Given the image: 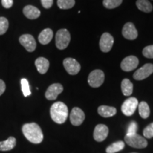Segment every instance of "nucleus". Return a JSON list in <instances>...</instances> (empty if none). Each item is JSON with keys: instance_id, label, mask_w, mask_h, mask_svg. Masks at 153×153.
Instances as JSON below:
<instances>
[{"instance_id": "nucleus-1", "label": "nucleus", "mask_w": 153, "mask_h": 153, "mask_svg": "<svg viewBox=\"0 0 153 153\" xmlns=\"http://www.w3.org/2000/svg\"><path fill=\"white\" fill-rule=\"evenodd\" d=\"M22 132L26 139L34 144L41 143L43 140V134L39 126L36 123H26L23 126Z\"/></svg>"}, {"instance_id": "nucleus-2", "label": "nucleus", "mask_w": 153, "mask_h": 153, "mask_svg": "<svg viewBox=\"0 0 153 153\" xmlns=\"http://www.w3.org/2000/svg\"><path fill=\"white\" fill-rule=\"evenodd\" d=\"M51 116L53 121L62 124L66 121L68 117V108L64 103L57 101L51 107Z\"/></svg>"}, {"instance_id": "nucleus-3", "label": "nucleus", "mask_w": 153, "mask_h": 153, "mask_svg": "<svg viewBox=\"0 0 153 153\" xmlns=\"http://www.w3.org/2000/svg\"><path fill=\"white\" fill-rule=\"evenodd\" d=\"M125 141L128 145L135 148H145L148 146V141L138 134H126Z\"/></svg>"}, {"instance_id": "nucleus-4", "label": "nucleus", "mask_w": 153, "mask_h": 153, "mask_svg": "<svg viewBox=\"0 0 153 153\" xmlns=\"http://www.w3.org/2000/svg\"><path fill=\"white\" fill-rule=\"evenodd\" d=\"M71 37L67 29H60L55 36V45L59 50H64L68 46Z\"/></svg>"}, {"instance_id": "nucleus-5", "label": "nucleus", "mask_w": 153, "mask_h": 153, "mask_svg": "<svg viewBox=\"0 0 153 153\" xmlns=\"http://www.w3.org/2000/svg\"><path fill=\"white\" fill-rule=\"evenodd\" d=\"M104 73L100 70H95L91 72L88 76V83L93 88L99 87L104 82Z\"/></svg>"}, {"instance_id": "nucleus-6", "label": "nucleus", "mask_w": 153, "mask_h": 153, "mask_svg": "<svg viewBox=\"0 0 153 153\" xmlns=\"http://www.w3.org/2000/svg\"><path fill=\"white\" fill-rule=\"evenodd\" d=\"M138 106V101L135 97L127 99L122 104L121 111L125 116H131L135 113Z\"/></svg>"}, {"instance_id": "nucleus-7", "label": "nucleus", "mask_w": 153, "mask_h": 153, "mask_svg": "<svg viewBox=\"0 0 153 153\" xmlns=\"http://www.w3.org/2000/svg\"><path fill=\"white\" fill-rule=\"evenodd\" d=\"M63 66L68 74H72V75H75V74L79 73L81 69L79 63L76 60L73 58H65L63 60Z\"/></svg>"}, {"instance_id": "nucleus-8", "label": "nucleus", "mask_w": 153, "mask_h": 153, "mask_svg": "<svg viewBox=\"0 0 153 153\" xmlns=\"http://www.w3.org/2000/svg\"><path fill=\"white\" fill-rule=\"evenodd\" d=\"M139 60L134 55L126 57L120 63V68L125 72H131L138 66Z\"/></svg>"}, {"instance_id": "nucleus-9", "label": "nucleus", "mask_w": 153, "mask_h": 153, "mask_svg": "<svg viewBox=\"0 0 153 153\" xmlns=\"http://www.w3.org/2000/svg\"><path fill=\"white\" fill-rule=\"evenodd\" d=\"M152 73L153 65L148 63L135 72V73L133 74V78L135 80H143L146 79Z\"/></svg>"}, {"instance_id": "nucleus-10", "label": "nucleus", "mask_w": 153, "mask_h": 153, "mask_svg": "<svg viewBox=\"0 0 153 153\" xmlns=\"http://www.w3.org/2000/svg\"><path fill=\"white\" fill-rule=\"evenodd\" d=\"M21 45L25 48L28 52H33L36 50V42L35 38L30 34H24L19 38Z\"/></svg>"}, {"instance_id": "nucleus-11", "label": "nucleus", "mask_w": 153, "mask_h": 153, "mask_svg": "<svg viewBox=\"0 0 153 153\" xmlns=\"http://www.w3.org/2000/svg\"><path fill=\"white\" fill-rule=\"evenodd\" d=\"M114 43V38L110 33H103L101 37L100 41H99V46H100L101 51L104 53L109 52L112 48Z\"/></svg>"}, {"instance_id": "nucleus-12", "label": "nucleus", "mask_w": 153, "mask_h": 153, "mask_svg": "<svg viewBox=\"0 0 153 153\" xmlns=\"http://www.w3.org/2000/svg\"><path fill=\"white\" fill-rule=\"evenodd\" d=\"M70 122L73 126H78L83 123L85 118V114L81 108L74 107L70 113Z\"/></svg>"}, {"instance_id": "nucleus-13", "label": "nucleus", "mask_w": 153, "mask_h": 153, "mask_svg": "<svg viewBox=\"0 0 153 153\" xmlns=\"http://www.w3.org/2000/svg\"><path fill=\"white\" fill-rule=\"evenodd\" d=\"M63 87L59 83H55L51 85L45 91V97L48 100H55L57 99V96L62 92Z\"/></svg>"}, {"instance_id": "nucleus-14", "label": "nucleus", "mask_w": 153, "mask_h": 153, "mask_svg": "<svg viewBox=\"0 0 153 153\" xmlns=\"http://www.w3.org/2000/svg\"><path fill=\"white\" fill-rule=\"evenodd\" d=\"M122 34L123 37L128 40H135L137 38L138 33L135 25L131 22H128L124 25L122 29Z\"/></svg>"}, {"instance_id": "nucleus-15", "label": "nucleus", "mask_w": 153, "mask_h": 153, "mask_svg": "<svg viewBox=\"0 0 153 153\" xmlns=\"http://www.w3.org/2000/svg\"><path fill=\"white\" fill-rule=\"evenodd\" d=\"M108 135V128L104 124H98L94 131V138L97 142L104 141Z\"/></svg>"}, {"instance_id": "nucleus-16", "label": "nucleus", "mask_w": 153, "mask_h": 153, "mask_svg": "<svg viewBox=\"0 0 153 153\" xmlns=\"http://www.w3.org/2000/svg\"><path fill=\"white\" fill-rule=\"evenodd\" d=\"M23 13L26 18L29 19H36L41 15V11L39 9L32 5H27L23 9Z\"/></svg>"}, {"instance_id": "nucleus-17", "label": "nucleus", "mask_w": 153, "mask_h": 153, "mask_svg": "<svg viewBox=\"0 0 153 153\" xmlns=\"http://www.w3.org/2000/svg\"><path fill=\"white\" fill-rule=\"evenodd\" d=\"M35 65L37 68L38 72L40 74H45L48 70L50 63L49 61L45 57H38L35 61Z\"/></svg>"}, {"instance_id": "nucleus-18", "label": "nucleus", "mask_w": 153, "mask_h": 153, "mask_svg": "<svg viewBox=\"0 0 153 153\" xmlns=\"http://www.w3.org/2000/svg\"><path fill=\"white\" fill-rule=\"evenodd\" d=\"M53 32L51 28H45L42 30L41 33L38 36V41H39L40 43L42 45H47L51 40L53 39Z\"/></svg>"}, {"instance_id": "nucleus-19", "label": "nucleus", "mask_w": 153, "mask_h": 153, "mask_svg": "<svg viewBox=\"0 0 153 153\" xmlns=\"http://www.w3.org/2000/svg\"><path fill=\"white\" fill-rule=\"evenodd\" d=\"M98 114L104 118H109L116 114V108L108 106H100L98 108Z\"/></svg>"}, {"instance_id": "nucleus-20", "label": "nucleus", "mask_w": 153, "mask_h": 153, "mask_svg": "<svg viewBox=\"0 0 153 153\" xmlns=\"http://www.w3.org/2000/svg\"><path fill=\"white\" fill-rule=\"evenodd\" d=\"M16 140L14 137H9L4 141L0 142V151H8L12 150L16 146Z\"/></svg>"}, {"instance_id": "nucleus-21", "label": "nucleus", "mask_w": 153, "mask_h": 153, "mask_svg": "<svg viewBox=\"0 0 153 153\" xmlns=\"http://www.w3.org/2000/svg\"><path fill=\"white\" fill-rule=\"evenodd\" d=\"M136 6L139 10L145 13H150L152 11V5L148 0H137Z\"/></svg>"}, {"instance_id": "nucleus-22", "label": "nucleus", "mask_w": 153, "mask_h": 153, "mask_svg": "<svg viewBox=\"0 0 153 153\" xmlns=\"http://www.w3.org/2000/svg\"><path fill=\"white\" fill-rule=\"evenodd\" d=\"M121 90L124 96H130L133 91V83L128 79H124L121 82Z\"/></svg>"}, {"instance_id": "nucleus-23", "label": "nucleus", "mask_w": 153, "mask_h": 153, "mask_svg": "<svg viewBox=\"0 0 153 153\" xmlns=\"http://www.w3.org/2000/svg\"><path fill=\"white\" fill-rule=\"evenodd\" d=\"M124 147H125V143L123 141H118L107 147L106 152L107 153H116L123 150Z\"/></svg>"}, {"instance_id": "nucleus-24", "label": "nucleus", "mask_w": 153, "mask_h": 153, "mask_svg": "<svg viewBox=\"0 0 153 153\" xmlns=\"http://www.w3.org/2000/svg\"><path fill=\"white\" fill-rule=\"evenodd\" d=\"M138 110L140 116L143 118H147L150 116V107L145 101H142V102L138 104Z\"/></svg>"}, {"instance_id": "nucleus-25", "label": "nucleus", "mask_w": 153, "mask_h": 153, "mask_svg": "<svg viewBox=\"0 0 153 153\" xmlns=\"http://www.w3.org/2000/svg\"><path fill=\"white\" fill-rule=\"evenodd\" d=\"M57 6L61 9H71L75 4V0H57Z\"/></svg>"}, {"instance_id": "nucleus-26", "label": "nucleus", "mask_w": 153, "mask_h": 153, "mask_svg": "<svg viewBox=\"0 0 153 153\" xmlns=\"http://www.w3.org/2000/svg\"><path fill=\"white\" fill-rule=\"evenodd\" d=\"M123 0H104L103 1V5L106 9H114L118 7V6L121 4Z\"/></svg>"}, {"instance_id": "nucleus-27", "label": "nucleus", "mask_w": 153, "mask_h": 153, "mask_svg": "<svg viewBox=\"0 0 153 153\" xmlns=\"http://www.w3.org/2000/svg\"><path fill=\"white\" fill-rule=\"evenodd\" d=\"M21 85H22V92L24 94V97H28L31 94L30 90V87H29V83H28V80L25 78H23L21 80Z\"/></svg>"}, {"instance_id": "nucleus-28", "label": "nucleus", "mask_w": 153, "mask_h": 153, "mask_svg": "<svg viewBox=\"0 0 153 153\" xmlns=\"http://www.w3.org/2000/svg\"><path fill=\"white\" fill-rule=\"evenodd\" d=\"M9 28V22L5 17H0V35H3L7 31Z\"/></svg>"}, {"instance_id": "nucleus-29", "label": "nucleus", "mask_w": 153, "mask_h": 153, "mask_svg": "<svg viewBox=\"0 0 153 153\" xmlns=\"http://www.w3.org/2000/svg\"><path fill=\"white\" fill-rule=\"evenodd\" d=\"M143 135L146 138H152L153 137V123L147 126L143 130Z\"/></svg>"}, {"instance_id": "nucleus-30", "label": "nucleus", "mask_w": 153, "mask_h": 153, "mask_svg": "<svg viewBox=\"0 0 153 153\" xmlns=\"http://www.w3.org/2000/svg\"><path fill=\"white\" fill-rule=\"evenodd\" d=\"M143 55L147 58H153V45L144 48L143 50Z\"/></svg>"}, {"instance_id": "nucleus-31", "label": "nucleus", "mask_w": 153, "mask_h": 153, "mask_svg": "<svg viewBox=\"0 0 153 153\" xmlns=\"http://www.w3.org/2000/svg\"><path fill=\"white\" fill-rule=\"evenodd\" d=\"M137 124L136 122L132 121L129 124L128 127V131L126 134H135L137 133Z\"/></svg>"}, {"instance_id": "nucleus-32", "label": "nucleus", "mask_w": 153, "mask_h": 153, "mask_svg": "<svg viewBox=\"0 0 153 153\" xmlns=\"http://www.w3.org/2000/svg\"><path fill=\"white\" fill-rule=\"evenodd\" d=\"M41 4L45 9H50L53 4V0H41Z\"/></svg>"}, {"instance_id": "nucleus-33", "label": "nucleus", "mask_w": 153, "mask_h": 153, "mask_svg": "<svg viewBox=\"0 0 153 153\" xmlns=\"http://www.w3.org/2000/svg\"><path fill=\"white\" fill-rule=\"evenodd\" d=\"M1 4L4 8L9 9L13 6V0H1Z\"/></svg>"}, {"instance_id": "nucleus-34", "label": "nucleus", "mask_w": 153, "mask_h": 153, "mask_svg": "<svg viewBox=\"0 0 153 153\" xmlns=\"http://www.w3.org/2000/svg\"><path fill=\"white\" fill-rule=\"evenodd\" d=\"M5 89H6V85L4 82L3 80L0 79V96L4 92Z\"/></svg>"}]
</instances>
